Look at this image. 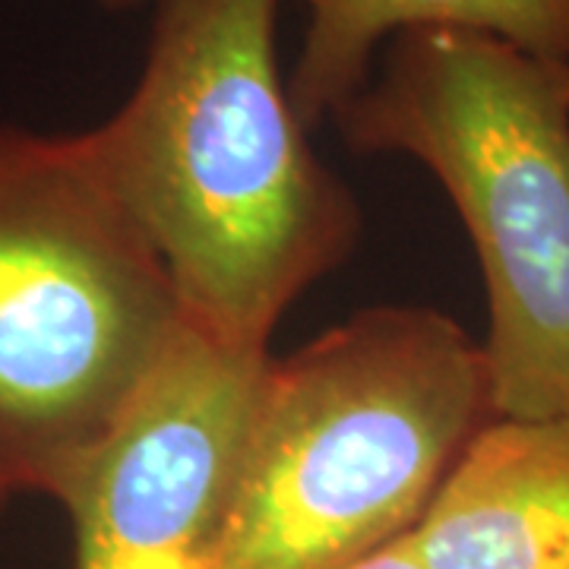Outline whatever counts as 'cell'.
Here are the masks:
<instances>
[{
	"mask_svg": "<svg viewBox=\"0 0 569 569\" xmlns=\"http://www.w3.org/2000/svg\"><path fill=\"white\" fill-rule=\"evenodd\" d=\"M406 545L425 569H569V415L481 427Z\"/></svg>",
	"mask_w": 569,
	"mask_h": 569,
	"instance_id": "obj_6",
	"label": "cell"
},
{
	"mask_svg": "<svg viewBox=\"0 0 569 569\" xmlns=\"http://www.w3.org/2000/svg\"><path fill=\"white\" fill-rule=\"evenodd\" d=\"M493 418L485 346L433 307H370L269 358L212 569H346L383 550Z\"/></svg>",
	"mask_w": 569,
	"mask_h": 569,
	"instance_id": "obj_2",
	"label": "cell"
},
{
	"mask_svg": "<svg viewBox=\"0 0 569 569\" xmlns=\"http://www.w3.org/2000/svg\"><path fill=\"white\" fill-rule=\"evenodd\" d=\"M269 358L181 320L54 500L73 522L77 569H212Z\"/></svg>",
	"mask_w": 569,
	"mask_h": 569,
	"instance_id": "obj_5",
	"label": "cell"
},
{
	"mask_svg": "<svg viewBox=\"0 0 569 569\" xmlns=\"http://www.w3.org/2000/svg\"><path fill=\"white\" fill-rule=\"evenodd\" d=\"M3 507H7V500H3V497H0V509H3Z\"/></svg>",
	"mask_w": 569,
	"mask_h": 569,
	"instance_id": "obj_10",
	"label": "cell"
},
{
	"mask_svg": "<svg viewBox=\"0 0 569 569\" xmlns=\"http://www.w3.org/2000/svg\"><path fill=\"white\" fill-rule=\"evenodd\" d=\"M346 569H425L418 563V557L411 553V548L406 545V538H399V541H392L383 550H377V553H370L365 560H358V563H351Z\"/></svg>",
	"mask_w": 569,
	"mask_h": 569,
	"instance_id": "obj_8",
	"label": "cell"
},
{
	"mask_svg": "<svg viewBox=\"0 0 569 569\" xmlns=\"http://www.w3.org/2000/svg\"><path fill=\"white\" fill-rule=\"evenodd\" d=\"M82 133L0 123V497L58 500L181 326Z\"/></svg>",
	"mask_w": 569,
	"mask_h": 569,
	"instance_id": "obj_4",
	"label": "cell"
},
{
	"mask_svg": "<svg viewBox=\"0 0 569 569\" xmlns=\"http://www.w3.org/2000/svg\"><path fill=\"white\" fill-rule=\"evenodd\" d=\"M307 29L288 77L298 118L313 133L370 80L380 48L406 29L488 36L569 70V0H301Z\"/></svg>",
	"mask_w": 569,
	"mask_h": 569,
	"instance_id": "obj_7",
	"label": "cell"
},
{
	"mask_svg": "<svg viewBox=\"0 0 569 569\" xmlns=\"http://www.w3.org/2000/svg\"><path fill=\"white\" fill-rule=\"evenodd\" d=\"M99 3L108 7V10H127V7H137L142 0H99Z\"/></svg>",
	"mask_w": 569,
	"mask_h": 569,
	"instance_id": "obj_9",
	"label": "cell"
},
{
	"mask_svg": "<svg viewBox=\"0 0 569 569\" xmlns=\"http://www.w3.org/2000/svg\"><path fill=\"white\" fill-rule=\"evenodd\" d=\"M282 0H159L140 80L86 130L104 181L209 339L269 351L307 288L361 234L279 70Z\"/></svg>",
	"mask_w": 569,
	"mask_h": 569,
	"instance_id": "obj_1",
	"label": "cell"
},
{
	"mask_svg": "<svg viewBox=\"0 0 569 569\" xmlns=\"http://www.w3.org/2000/svg\"><path fill=\"white\" fill-rule=\"evenodd\" d=\"M447 190L488 295L497 418L569 415V70L456 29H406L332 118Z\"/></svg>",
	"mask_w": 569,
	"mask_h": 569,
	"instance_id": "obj_3",
	"label": "cell"
}]
</instances>
